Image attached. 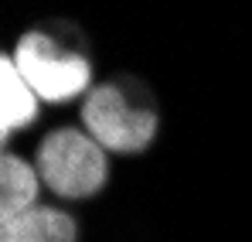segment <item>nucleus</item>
<instances>
[{
    "mask_svg": "<svg viewBox=\"0 0 252 242\" xmlns=\"http://www.w3.org/2000/svg\"><path fill=\"white\" fill-rule=\"evenodd\" d=\"M41 174L34 161L17 150H3L0 157V222L41 205Z\"/></svg>",
    "mask_w": 252,
    "mask_h": 242,
    "instance_id": "obj_6",
    "label": "nucleus"
},
{
    "mask_svg": "<svg viewBox=\"0 0 252 242\" xmlns=\"http://www.w3.org/2000/svg\"><path fill=\"white\" fill-rule=\"evenodd\" d=\"M14 65L48 106H68L92 92V58L51 28H31L14 41Z\"/></svg>",
    "mask_w": 252,
    "mask_h": 242,
    "instance_id": "obj_3",
    "label": "nucleus"
},
{
    "mask_svg": "<svg viewBox=\"0 0 252 242\" xmlns=\"http://www.w3.org/2000/svg\"><path fill=\"white\" fill-rule=\"evenodd\" d=\"M0 242H82V225L65 205L41 202L0 222Z\"/></svg>",
    "mask_w": 252,
    "mask_h": 242,
    "instance_id": "obj_4",
    "label": "nucleus"
},
{
    "mask_svg": "<svg viewBox=\"0 0 252 242\" xmlns=\"http://www.w3.org/2000/svg\"><path fill=\"white\" fill-rule=\"evenodd\" d=\"M113 154L82 126L48 130L34 150L41 184L62 202H89L109 188Z\"/></svg>",
    "mask_w": 252,
    "mask_h": 242,
    "instance_id": "obj_2",
    "label": "nucleus"
},
{
    "mask_svg": "<svg viewBox=\"0 0 252 242\" xmlns=\"http://www.w3.org/2000/svg\"><path fill=\"white\" fill-rule=\"evenodd\" d=\"M82 130H89L109 154H143L160 133V113L147 89L129 79H113L92 85L79 106Z\"/></svg>",
    "mask_w": 252,
    "mask_h": 242,
    "instance_id": "obj_1",
    "label": "nucleus"
},
{
    "mask_svg": "<svg viewBox=\"0 0 252 242\" xmlns=\"http://www.w3.org/2000/svg\"><path fill=\"white\" fill-rule=\"evenodd\" d=\"M38 109H41L38 92L28 85L21 69L14 65V58L3 55L0 58V137H3V143L14 133L31 130L38 120Z\"/></svg>",
    "mask_w": 252,
    "mask_h": 242,
    "instance_id": "obj_5",
    "label": "nucleus"
}]
</instances>
